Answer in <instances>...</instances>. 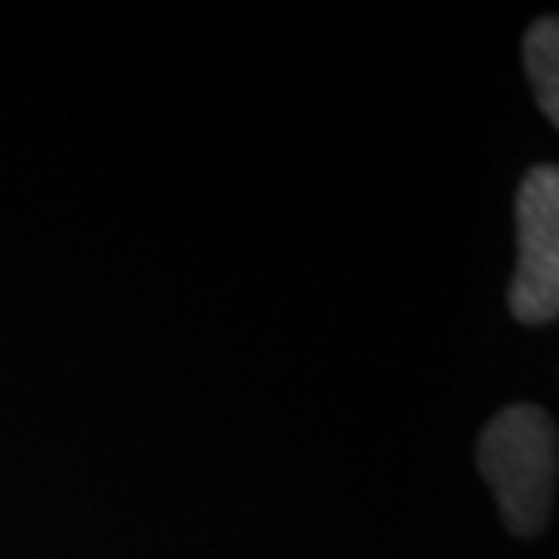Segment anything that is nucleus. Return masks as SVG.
<instances>
[{
  "instance_id": "1",
  "label": "nucleus",
  "mask_w": 559,
  "mask_h": 559,
  "mask_svg": "<svg viewBox=\"0 0 559 559\" xmlns=\"http://www.w3.org/2000/svg\"><path fill=\"white\" fill-rule=\"evenodd\" d=\"M556 421L534 404H512L484 425L476 465L495 490L506 527L534 538L549 527L556 501Z\"/></svg>"
},
{
  "instance_id": "2",
  "label": "nucleus",
  "mask_w": 559,
  "mask_h": 559,
  "mask_svg": "<svg viewBox=\"0 0 559 559\" xmlns=\"http://www.w3.org/2000/svg\"><path fill=\"white\" fill-rule=\"evenodd\" d=\"M520 259L509 312L520 323H552L559 312V167L534 164L516 189Z\"/></svg>"
},
{
  "instance_id": "3",
  "label": "nucleus",
  "mask_w": 559,
  "mask_h": 559,
  "mask_svg": "<svg viewBox=\"0 0 559 559\" xmlns=\"http://www.w3.org/2000/svg\"><path fill=\"white\" fill-rule=\"evenodd\" d=\"M523 59L534 84V98L545 117L559 120V22L552 15L538 19L523 40Z\"/></svg>"
}]
</instances>
